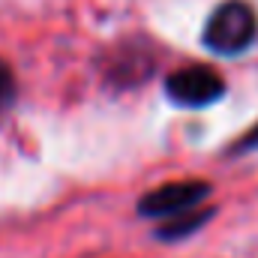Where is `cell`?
<instances>
[{"instance_id":"cell-1","label":"cell","mask_w":258,"mask_h":258,"mask_svg":"<svg viewBox=\"0 0 258 258\" xmlns=\"http://www.w3.org/2000/svg\"><path fill=\"white\" fill-rule=\"evenodd\" d=\"M159 69V45L141 33L120 36L96 54V72L111 93H129L144 87Z\"/></svg>"},{"instance_id":"cell-2","label":"cell","mask_w":258,"mask_h":258,"mask_svg":"<svg viewBox=\"0 0 258 258\" xmlns=\"http://www.w3.org/2000/svg\"><path fill=\"white\" fill-rule=\"evenodd\" d=\"M255 39L258 12L249 0H219L201 27V45L216 57H237L249 51Z\"/></svg>"},{"instance_id":"cell-3","label":"cell","mask_w":258,"mask_h":258,"mask_svg":"<svg viewBox=\"0 0 258 258\" xmlns=\"http://www.w3.org/2000/svg\"><path fill=\"white\" fill-rule=\"evenodd\" d=\"M162 90L177 108H210L228 93V84L210 63H186L165 75Z\"/></svg>"},{"instance_id":"cell-4","label":"cell","mask_w":258,"mask_h":258,"mask_svg":"<svg viewBox=\"0 0 258 258\" xmlns=\"http://www.w3.org/2000/svg\"><path fill=\"white\" fill-rule=\"evenodd\" d=\"M210 195H213L210 180H201V177L168 180V183H159L141 195L135 204V213L144 219H168V216H177L183 210H192L198 204H207Z\"/></svg>"},{"instance_id":"cell-5","label":"cell","mask_w":258,"mask_h":258,"mask_svg":"<svg viewBox=\"0 0 258 258\" xmlns=\"http://www.w3.org/2000/svg\"><path fill=\"white\" fill-rule=\"evenodd\" d=\"M216 216V204H198L192 210H183L177 216H168L162 219V225H156V240L162 243H177V240H186L189 234L201 231L210 219Z\"/></svg>"},{"instance_id":"cell-6","label":"cell","mask_w":258,"mask_h":258,"mask_svg":"<svg viewBox=\"0 0 258 258\" xmlns=\"http://www.w3.org/2000/svg\"><path fill=\"white\" fill-rule=\"evenodd\" d=\"M15 102H18V78L12 72V66L0 57V123L12 114Z\"/></svg>"},{"instance_id":"cell-7","label":"cell","mask_w":258,"mask_h":258,"mask_svg":"<svg viewBox=\"0 0 258 258\" xmlns=\"http://www.w3.org/2000/svg\"><path fill=\"white\" fill-rule=\"evenodd\" d=\"M252 150H258V123L252 129H246L237 141H231L225 147V156H243V153H252Z\"/></svg>"}]
</instances>
